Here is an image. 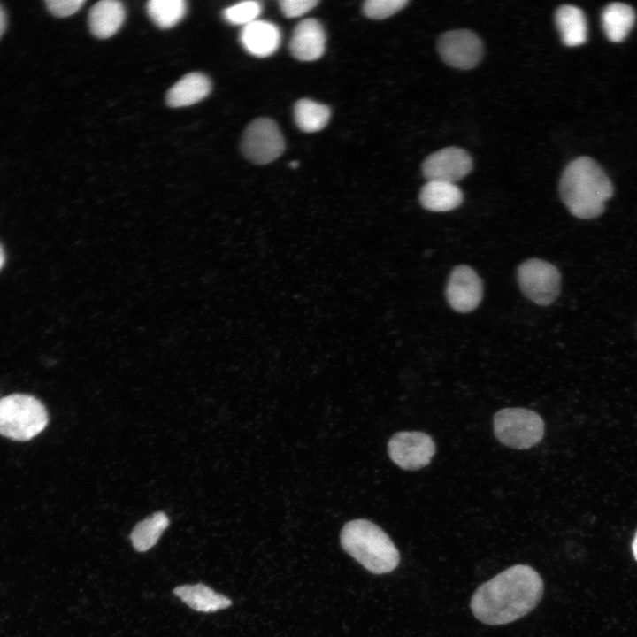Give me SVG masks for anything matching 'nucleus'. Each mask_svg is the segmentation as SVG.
<instances>
[{"label":"nucleus","instance_id":"1","mask_svg":"<svg viewBox=\"0 0 637 637\" xmlns=\"http://www.w3.org/2000/svg\"><path fill=\"white\" fill-rule=\"evenodd\" d=\"M541 575L526 564H516L480 585L471 599V610L480 622L511 623L533 610L543 595Z\"/></svg>","mask_w":637,"mask_h":637},{"label":"nucleus","instance_id":"19","mask_svg":"<svg viewBox=\"0 0 637 637\" xmlns=\"http://www.w3.org/2000/svg\"><path fill=\"white\" fill-rule=\"evenodd\" d=\"M635 21L633 9L623 3L608 4L602 14L603 31L607 38L613 42L625 40Z\"/></svg>","mask_w":637,"mask_h":637},{"label":"nucleus","instance_id":"2","mask_svg":"<svg viewBox=\"0 0 637 637\" xmlns=\"http://www.w3.org/2000/svg\"><path fill=\"white\" fill-rule=\"evenodd\" d=\"M559 193L570 212L582 219L598 217L613 194V186L601 166L592 158L580 157L564 170Z\"/></svg>","mask_w":637,"mask_h":637},{"label":"nucleus","instance_id":"3","mask_svg":"<svg viewBox=\"0 0 637 637\" xmlns=\"http://www.w3.org/2000/svg\"><path fill=\"white\" fill-rule=\"evenodd\" d=\"M342 549L365 569L375 574L395 569L400 555L389 536L366 519L346 523L340 534Z\"/></svg>","mask_w":637,"mask_h":637},{"label":"nucleus","instance_id":"30","mask_svg":"<svg viewBox=\"0 0 637 637\" xmlns=\"http://www.w3.org/2000/svg\"><path fill=\"white\" fill-rule=\"evenodd\" d=\"M289 165H290L292 168H296V167H298L299 164H298L297 161H292V162H290Z\"/></svg>","mask_w":637,"mask_h":637},{"label":"nucleus","instance_id":"13","mask_svg":"<svg viewBox=\"0 0 637 637\" xmlns=\"http://www.w3.org/2000/svg\"><path fill=\"white\" fill-rule=\"evenodd\" d=\"M240 41L251 55L265 58L273 54L280 43V31L277 26L264 20H255L243 26Z\"/></svg>","mask_w":637,"mask_h":637},{"label":"nucleus","instance_id":"12","mask_svg":"<svg viewBox=\"0 0 637 637\" xmlns=\"http://www.w3.org/2000/svg\"><path fill=\"white\" fill-rule=\"evenodd\" d=\"M325 44L326 35L322 25L315 19H306L295 27L289 49L296 59L314 61L323 55Z\"/></svg>","mask_w":637,"mask_h":637},{"label":"nucleus","instance_id":"10","mask_svg":"<svg viewBox=\"0 0 637 637\" xmlns=\"http://www.w3.org/2000/svg\"><path fill=\"white\" fill-rule=\"evenodd\" d=\"M472 169V157L467 151L457 147L440 150L428 156L422 165V173L427 180L454 184L465 177Z\"/></svg>","mask_w":637,"mask_h":637},{"label":"nucleus","instance_id":"5","mask_svg":"<svg viewBox=\"0 0 637 637\" xmlns=\"http://www.w3.org/2000/svg\"><path fill=\"white\" fill-rule=\"evenodd\" d=\"M496 438L505 446L526 449L539 443L544 434V422L533 411L505 408L494 418Z\"/></svg>","mask_w":637,"mask_h":637},{"label":"nucleus","instance_id":"4","mask_svg":"<svg viewBox=\"0 0 637 637\" xmlns=\"http://www.w3.org/2000/svg\"><path fill=\"white\" fill-rule=\"evenodd\" d=\"M48 424L44 405L35 397L13 394L0 399V434L16 441H27Z\"/></svg>","mask_w":637,"mask_h":637},{"label":"nucleus","instance_id":"25","mask_svg":"<svg viewBox=\"0 0 637 637\" xmlns=\"http://www.w3.org/2000/svg\"><path fill=\"white\" fill-rule=\"evenodd\" d=\"M85 4L84 0H47V9L54 16L65 18L78 12Z\"/></svg>","mask_w":637,"mask_h":637},{"label":"nucleus","instance_id":"16","mask_svg":"<svg viewBox=\"0 0 637 637\" xmlns=\"http://www.w3.org/2000/svg\"><path fill=\"white\" fill-rule=\"evenodd\" d=\"M211 91L209 78L200 73H190L178 81L167 92L165 101L170 107H183L194 104Z\"/></svg>","mask_w":637,"mask_h":637},{"label":"nucleus","instance_id":"18","mask_svg":"<svg viewBox=\"0 0 637 637\" xmlns=\"http://www.w3.org/2000/svg\"><path fill=\"white\" fill-rule=\"evenodd\" d=\"M555 20L564 44L576 47L586 42L587 19L579 7L571 4L561 5L556 12Z\"/></svg>","mask_w":637,"mask_h":637},{"label":"nucleus","instance_id":"21","mask_svg":"<svg viewBox=\"0 0 637 637\" xmlns=\"http://www.w3.org/2000/svg\"><path fill=\"white\" fill-rule=\"evenodd\" d=\"M330 109L310 99L299 100L294 107V118L303 132L313 133L323 129L330 119Z\"/></svg>","mask_w":637,"mask_h":637},{"label":"nucleus","instance_id":"8","mask_svg":"<svg viewBox=\"0 0 637 637\" xmlns=\"http://www.w3.org/2000/svg\"><path fill=\"white\" fill-rule=\"evenodd\" d=\"M391 460L403 470L415 471L430 464L435 444L427 434L403 431L395 434L388 444Z\"/></svg>","mask_w":637,"mask_h":637},{"label":"nucleus","instance_id":"23","mask_svg":"<svg viewBox=\"0 0 637 637\" xmlns=\"http://www.w3.org/2000/svg\"><path fill=\"white\" fill-rule=\"evenodd\" d=\"M261 11L262 6L259 2L244 1L226 8L223 17L230 24L246 26L257 20Z\"/></svg>","mask_w":637,"mask_h":637},{"label":"nucleus","instance_id":"6","mask_svg":"<svg viewBox=\"0 0 637 637\" xmlns=\"http://www.w3.org/2000/svg\"><path fill=\"white\" fill-rule=\"evenodd\" d=\"M561 276L552 264L537 258L523 262L518 268V281L523 294L539 305H549L560 291Z\"/></svg>","mask_w":637,"mask_h":637},{"label":"nucleus","instance_id":"15","mask_svg":"<svg viewBox=\"0 0 637 637\" xmlns=\"http://www.w3.org/2000/svg\"><path fill=\"white\" fill-rule=\"evenodd\" d=\"M463 193L454 183L428 180L419 193V203L427 211L444 212L457 208L463 202Z\"/></svg>","mask_w":637,"mask_h":637},{"label":"nucleus","instance_id":"26","mask_svg":"<svg viewBox=\"0 0 637 637\" xmlns=\"http://www.w3.org/2000/svg\"><path fill=\"white\" fill-rule=\"evenodd\" d=\"M280 7L288 18H296L310 12L318 2L316 0H281Z\"/></svg>","mask_w":637,"mask_h":637},{"label":"nucleus","instance_id":"22","mask_svg":"<svg viewBox=\"0 0 637 637\" xmlns=\"http://www.w3.org/2000/svg\"><path fill=\"white\" fill-rule=\"evenodd\" d=\"M146 10L150 19L160 28H170L185 16L187 4L183 0H151Z\"/></svg>","mask_w":637,"mask_h":637},{"label":"nucleus","instance_id":"20","mask_svg":"<svg viewBox=\"0 0 637 637\" xmlns=\"http://www.w3.org/2000/svg\"><path fill=\"white\" fill-rule=\"evenodd\" d=\"M168 526L169 519L162 511L146 518L134 526L130 534L133 547L139 552L149 550L157 542Z\"/></svg>","mask_w":637,"mask_h":637},{"label":"nucleus","instance_id":"9","mask_svg":"<svg viewBox=\"0 0 637 637\" xmlns=\"http://www.w3.org/2000/svg\"><path fill=\"white\" fill-rule=\"evenodd\" d=\"M438 51L449 65L467 70L478 65L482 57V43L472 31L460 29L442 34L438 40Z\"/></svg>","mask_w":637,"mask_h":637},{"label":"nucleus","instance_id":"11","mask_svg":"<svg viewBox=\"0 0 637 637\" xmlns=\"http://www.w3.org/2000/svg\"><path fill=\"white\" fill-rule=\"evenodd\" d=\"M483 285L478 273L468 265L456 266L449 278L446 297L450 307L457 312H470L480 304Z\"/></svg>","mask_w":637,"mask_h":637},{"label":"nucleus","instance_id":"24","mask_svg":"<svg viewBox=\"0 0 637 637\" xmlns=\"http://www.w3.org/2000/svg\"><path fill=\"white\" fill-rule=\"evenodd\" d=\"M407 0H368L363 4V12L370 19H383L402 10Z\"/></svg>","mask_w":637,"mask_h":637},{"label":"nucleus","instance_id":"7","mask_svg":"<svg viewBox=\"0 0 637 637\" xmlns=\"http://www.w3.org/2000/svg\"><path fill=\"white\" fill-rule=\"evenodd\" d=\"M285 143L278 125L271 119L258 118L245 129L242 151L252 163L265 165L278 158Z\"/></svg>","mask_w":637,"mask_h":637},{"label":"nucleus","instance_id":"27","mask_svg":"<svg viewBox=\"0 0 637 637\" xmlns=\"http://www.w3.org/2000/svg\"><path fill=\"white\" fill-rule=\"evenodd\" d=\"M6 27V16L3 7L0 5V37L4 34Z\"/></svg>","mask_w":637,"mask_h":637},{"label":"nucleus","instance_id":"29","mask_svg":"<svg viewBox=\"0 0 637 637\" xmlns=\"http://www.w3.org/2000/svg\"><path fill=\"white\" fill-rule=\"evenodd\" d=\"M4 263V251L0 246V269L2 268L3 265Z\"/></svg>","mask_w":637,"mask_h":637},{"label":"nucleus","instance_id":"17","mask_svg":"<svg viewBox=\"0 0 637 637\" xmlns=\"http://www.w3.org/2000/svg\"><path fill=\"white\" fill-rule=\"evenodd\" d=\"M173 593L196 611L215 612L232 604L230 599L202 583L179 586L173 589Z\"/></svg>","mask_w":637,"mask_h":637},{"label":"nucleus","instance_id":"28","mask_svg":"<svg viewBox=\"0 0 637 637\" xmlns=\"http://www.w3.org/2000/svg\"><path fill=\"white\" fill-rule=\"evenodd\" d=\"M632 549H633V556H634L635 560L637 561V532L634 535V538H633V541L632 543Z\"/></svg>","mask_w":637,"mask_h":637},{"label":"nucleus","instance_id":"14","mask_svg":"<svg viewBox=\"0 0 637 637\" xmlns=\"http://www.w3.org/2000/svg\"><path fill=\"white\" fill-rule=\"evenodd\" d=\"M125 19V8L116 0H102L89 11L88 26L91 33L99 39L115 35Z\"/></svg>","mask_w":637,"mask_h":637}]
</instances>
